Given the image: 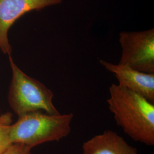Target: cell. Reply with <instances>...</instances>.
I'll return each instance as SVG.
<instances>
[{
	"mask_svg": "<svg viewBox=\"0 0 154 154\" xmlns=\"http://www.w3.org/2000/svg\"><path fill=\"white\" fill-rule=\"evenodd\" d=\"M107 102L118 126L135 141L154 144V103L138 94L112 83Z\"/></svg>",
	"mask_w": 154,
	"mask_h": 154,
	"instance_id": "obj_1",
	"label": "cell"
},
{
	"mask_svg": "<svg viewBox=\"0 0 154 154\" xmlns=\"http://www.w3.org/2000/svg\"><path fill=\"white\" fill-rule=\"evenodd\" d=\"M74 114H50L35 111L18 116L11 127V143L33 147L49 142L59 141L71 131Z\"/></svg>",
	"mask_w": 154,
	"mask_h": 154,
	"instance_id": "obj_2",
	"label": "cell"
},
{
	"mask_svg": "<svg viewBox=\"0 0 154 154\" xmlns=\"http://www.w3.org/2000/svg\"><path fill=\"white\" fill-rule=\"evenodd\" d=\"M8 56L12 72L8 102L15 114L18 116L35 111L59 114L53 102V91L42 83L26 74L15 63L11 55Z\"/></svg>",
	"mask_w": 154,
	"mask_h": 154,
	"instance_id": "obj_3",
	"label": "cell"
},
{
	"mask_svg": "<svg viewBox=\"0 0 154 154\" xmlns=\"http://www.w3.org/2000/svg\"><path fill=\"white\" fill-rule=\"evenodd\" d=\"M119 64L138 72L154 74V29L140 32H122Z\"/></svg>",
	"mask_w": 154,
	"mask_h": 154,
	"instance_id": "obj_4",
	"label": "cell"
},
{
	"mask_svg": "<svg viewBox=\"0 0 154 154\" xmlns=\"http://www.w3.org/2000/svg\"><path fill=\"white\" fill-rule=\"evenodd\" d=\"M62 0H0V50L11 55L8 32L17 20L29 11L60 4Z\"/></svg>",
	"mask_w": 154,
	"mask_h": 154,
	"instance_id": "obj_5",
	"label": "cell"
},
{
	"mask_svg": "<svg viewBox=\"0 0 154 154\" xmlns=\"http://www.w3.org/2000/svg\"><path fill=\"white\" fill-rule=\"evenodd\" d=\"M99 62L115 75L119 85L154 103V74L138 72L128 66L104 60H100Z\"/></svg>",
	"mask_w": 154,
	"mask_h": 154,
	"instance_id": "obj_6",
	"label": "cell"
},
{
	"mask_svg": "<svg viewBox=\"0 0 154 154\" xmlns=\"http://www.w3.org/2000/svg\"><path fill=\"white\" fill-rule=\"evenodd\" d=\"M82 149V154H139L137 149L110 130L84 142Z\"/></svg>",
	"mask_w": 154,
	"mask_h": 154,
	"instance_id": "obj_7",
	"label": "cell"
},
{
	"mask_svg": "<svg viewBox=\"0 0 154 154\" xmlns=\"http://www.w3.org/2000/svg\"><path fill=\"white\" fill-rule=\"evenodd\" d=\"M11 113L6 112L0 115V154L12 143L11 138Z\"/></svg>",
	"mask_w": 154,
	"mask_h": 154,
	"instance_id": "obj_8",
	"label": "cell"
},
{
	"mask_svg": "<svg viewBox=\"0 0 154 154\" xmlns=\"http://www.w3.org/2000/svg\"><path fill=\"white\" fill-rule=\"evenodd\" d=\"M32 149L23 144L13 143L1 154H30Z\"/></svg>",
	"mask_w": 154,
	"mask_h": 154,
	"instance_id": "obj_9",
	"label": "cell"
}]
</instances>
